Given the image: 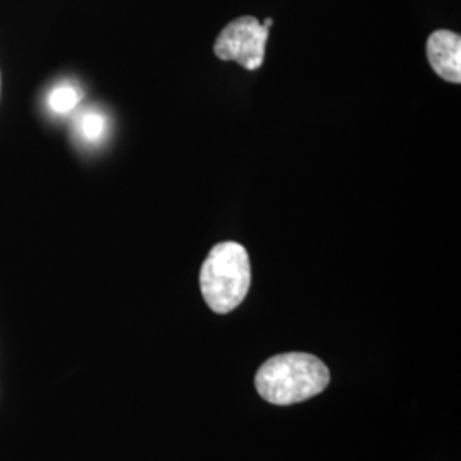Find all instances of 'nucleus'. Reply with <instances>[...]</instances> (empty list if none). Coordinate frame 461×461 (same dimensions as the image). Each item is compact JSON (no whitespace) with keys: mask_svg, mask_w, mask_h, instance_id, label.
Instances as JSON below:
<instances>
[{"mask_svg":"<svg viewBox=\"0 0 461 461\" xmlns=\"http://www.w3.org/2000/svg\"><path fill=\"white\" fill-rule=\"evenodd\" d=\"M81 98L83 95L77 87H74L72 84H60L55 89H51L49 95L50 110L57 115H66L79 104Z\"/></svg>","mask_w":461,"mask_h":461,"instance_id":"obj_5","label":"nucleus"},{"mask_svg":"<svg viewBox=\"0 0 461 461\" xmlns=\"http://www.w3.org/2000/svg\"><path fill=\"white\" fill-rule=\"evenodd\" d=\"M330 383L329 367L304 352H287L260 366L255 386L258 395L274 405H293L320 395Z\"/></svg>","mask_w":461,"mask_h":461,"instance_id":"obj_1","label":"nucleus"},{"mask_svg":"<svg viewBox=\"0 0 461 461\" xmlns=\"http://www.w3.org/2000/svg\"><path fill=\"white\" fill-rule=\"evenodd\" d=\"M272 23H274V21H272V19H270V17H268V19H265V21H264L265 28H270V26H272Z\"/></svg>","mask_w":461,"mask_h":461,"instance_id":"obj_7","label":"nucleus"},{"mask_svg":"<svg viewBox=\"0 0 461 461\" xmlns=\"http://www.w3.org/2000/svg\"><path fill=\"white\" fill-rule=\"evenodd\" d=\"M108 122L106 118L98 113V112H87L81 116L79 120V133L86 142H99L103 139V135L106 133Z\"/></svg>","mask_w":461,"mask_h":461,"instance_id":"obj_6","label":"nucleus"},{"mask_svg":"<svg viewBox=\"0 0 461 461\" xmlns=\"http://www.w3.org/2000/svg\"><path fill=\"white\" fill-rule=\"evenodd\" d=\"M251 285V267L245 247L234 241L215 245L200 270V291L214 313L234 312Z\"/></svg>","mask_w":461,"mask_h":461,"instance_id":"obj_2","label":"nucleus"},{"mask_svg":"<svg viewBox=\"0 0 461 461\" xmlns=\"http://www.w3.org/2000/svg\"><path fill=\"white\" fill-rule=\"evenodd\" d=\"M268 28L253 16L230 21L215 40L214 51L221 60H232L248 70L264 64Z\"/></svg>","mask_w":461,"mask_h":461,"instance_id":"obj_3","label":"nucleus"},{"mask_svg":"<svg viewBox=\"0 0 461 461\" xmlns=\"http://www.w3.org/2000/svg\"><path fill=\"white\" fill-rule=\"evenodd\" d=\"M428 59L432 70L447 83H461L460 34L438 30L429 36Z\"/></svg>","mask_w":461,"mask_h":461,"instance_id":"obj_4","label":"nucleus"}]
</instances>
